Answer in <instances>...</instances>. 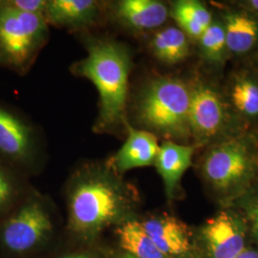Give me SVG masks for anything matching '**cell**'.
Returning a JSON list of instances; mask_svg holds the SVG:
<instances>
[{"label":"cell","mask_w":258,"mask_h":258,"mask_svg":"<svg viewBox=\"0 0 258 258\" xmlns=\"http://www.w3.org/2000/svg\"><path fill=\"white\" fill-rule=\"evenodd\" d=\"M232 104L241 114L253 118L258 116V84L248 77L237 79L231 86Z\"/></svg>","instance_id":"d6986e66"},{"label":"cell","mask_w":258,"mask_h":258,"mask_svg":"<svg viewBox=\"0 0 258 258\" xmlns=\"http://www.w3.org/2000/svg\"><path fill=\"white\" fill-rule=\"evenodd\" d=\"M171 17L187 37L199 38L212 23V16L208 8L196 0L176 1L169 11Z\"/></svg>","instance_id":"e0dca14e"},{"label":"cell","mask_w":258,"mask_h":258,"mask_svg":"<svg viewBox=\"0 0 258 258\" xmlns=\"http://www.w3.org/2000/svg\"><path fill=\"white\" fill-rule=\"evenodd\" d=\"M246 217L248 226L250 227L258 241V194L251 197L246 206Z\"/></svg>","instance_id":"603a6c76"},{"label":"cell","mask_w":258,"mask_h":258,"mask_svg":"<svg viewBox=\"0 0 258 258\" xmlns=\"http://www.w3.org/2000/svg\"><path fill=\"white\" fill-rule=\"evenodd\" d=\"M63 258H89L86 255H83V254H79V255H70V256H66Z\"/></svg>","instance_id":"484cf974"},{"label":"cell","mask_w":258,"mask_h":258,"mask_svg":"<svg viewBox=\"0 0 258 258\" xmlns=\"http://www.w3.org/2000/svg\"><path fill=\"white\" fill-rule=\"evenodd\" d=\"M69 221L79 233L91 234L125 218L133 207L130 187L105 165H86L69 184Z\"/></svg>","instance_id":"7a4b0ae2"},{"label":"cell","mask_w":258,"mask_h":258,"mask_svg":"<svg viewBox=\"0 0 258 258\" xmlns=\"http://www.w3.org/2000/svg\"><path fill=\"white\" fill-rule=\"evenodd\" d=\"M87 55L72 65V73L90 81L99 93L97 133L120 134L125 130L132 55L124 43L106 37H88Z\"/></svg>","instance_id":"6da1fadb"},{"label":"cell","mask_w":258,"mask_h":258,"mask_svg":"<svg viewBox=\"0 0 258 258\" xmlns=\"http://www.w3.org/2000/svg\"><path fill=\"white\" fill-rule=\"evenodd\" d=\"M227 49L236 55L249 52L258 40V21L245 12L231 11L225 15Z\"/></svg>","instance_id":"9a60e30c"},{"label":"cell","mask_w":258,"mask_h":258,"mask_svg":"<svg viewBox=\"0 0 258 258\" xmlns=\"http://www.w3.org/2000/svg\"><path fill=\"white\" fill-rule=\"evenodd\" d=\"M123 258H134L132 257V256H130V255H128V254H125L124 256H123Z\"/></svg>","instance_id":"4316f807"},{"label":"cell","mask_w":258,"mask_h":258,"mask_svg":"<svg viewBox=\"0 0 258 258\" xmlns=\"http://www.w3.org/2000/svg\"><path fill=\"white\" fill-rule=\"evenodd\" d=\"M245 5H246L250 11H252L253 13H255L258 16V0L247 1Z\"/></svg>","instance_id":"d4e9b609"},{"label":"cell","mask_w":258,"mask_h":258,"mask_svg":"<svg viewBox=\"0 0 258 258\" xmlns=\"http://www.w3.org/2000/svg\"><path fill=\"white\" fill-rule=\"evenodd\" d=\"M195 147L172 141L160 145L154 166L161 176L166 196L172 200L179 189L181 179L191 165Z\"/></svg>","instance_id":"5bb4252c"},{"label":"cell","mask_w":258,"mask_h":258,"mask_svg":"<svg viewBox=\"0 0 258 258\" xmlns=\"http://www.w3.org/2000/svg\"><path fill=\"white\" fill-rule=\"evenodd\" d=\"M120 247L134 258H170L163 253L148 236L142 223L137 220L122 222L117 229Z\"/></svg>","instance_id":"ac0fdd59"},{"label":"cell","mask_w":258,"mask_h":258,"mask_svg":"<svg viewBox=\"0 0 258 258\" xmlns=\"http://www.w3.org/2000/svg\"><path fill=\"white\" fill-rule=\"evenodd\" d=\"M126 139L120 149L105 163L113 172L120 175L138 167L153 166L159 151L158 137L145 129L125 125Z\"/></svg>","instance_id":"9c48e42d"},{"label":"cell","mask_w":258,"mask_h":258,"mask_svg":"<svg viewBox=\"0 0 258 258\" xmlns=\"http://www.w3.org/2000/svg\"><path fill=\"white\" fill-rule=\"evenodd\" d=\"M103 5L95 0H47L43 17L48 25L81 30L100 22Z\"/></svg>","instance_id":"4fadbf2b"},{"label":"cell","mask_w":258,"mask_h":258,"mask_svg":"<svg viewBox=\"0 0 258 258\" xmlns=\"http://www.w3.org/2000/svg\"><path fill=\"white\" fill-rule=\"evenodd\" d=\"M204 57L212 63H219L228 52L223 23L212 22L198 38Z\"/></svg>","instance_id":"ffe728a7"},{"label":"cell","mask_w":258,"mask_h":258,"mask_svg":"<svg viewBox=\"0 0 258 258\" xmlns=\"http://www.w3.org/2000/svg\"><path fill=\"white\" fill-rule=\"evenodd\" d=\"M150 50L161 62L177 64L184 60L189 54L188 37L180 28H163L151 38Z\"/></svg>","instance_id":"2e32d148"},{"label":"cell","mask_w":258,"mask_h":258,"mask_svg":"<svg viewBox=\"0 0 258 258\" xmlns=\"http://www.w3.org/2000/svg\"><path fill=\"white\" fill-rule=\"evenodd\" d=\"M49 25L43 16L0 2V64L25 73L46 44Z\"/></svg>","instance_id":"5b68a950"},{"label":"cell","mask_w":258,"mask_h":258,"mask_svg":"<svg viewBox=\"0 0 258 258\" xmlns=\"http://www.w3.org/2000/svg\"><path fill=\"white\" fill-rule=\"evenodd\" d=\"M10 6L24 13L43 16L46 7L45 0H13L6 1Z\"/></svg>","instance_id":"7402d4cb"},{"label":"cell","mask_w":258,"mask_h":258,"mask_svg":"<svg viewBox=\"0 0 258 258\" xmlns=\"http://www.w3.org/2000/svg\"><path fill=\"white\" fill-rule=\"evenodd\" d=\"M37 150L34 129L0 106V154L14 162L27 164L35 158Z\"/></svg>","instance_id":"30bf717a"},{"label":"cell","mask_w":258,"mask_h":258,"mask_svg":"<svg viewBox=\"0 0 258 258\" xmlns=\"http://www.w3.org/2000/svg\"><path fill=\"white\" fill-rule=\"evenodd\" d=\"M202 174L225 200L246 194L258 179V147L250 137H236L212 147L205 155Z\"/></svg>","instance_id":"277c9868"},{"label":"cell","mask_w":258,"mask_h":258,"mask_svg":"<svg viewBox=\"0 0 258 258\" xmlns=\"http://www.w3.org/2000/svg\"><path fill=\"white\" fill-rule=\"evenodd\" d=\"M190 87L180 79L159 77L139 93L135 118L145 130L172 142H185L189 127Z\"/></svg>","instance_id":"3957f363"},{"label":"cell","mask_w":258,"mask_h":258,"mask_svg":"<svg viewBox=\"0 0 258 258\" xmlns=\"http://www.w3.org/2000/svg\"><path fill=\"white\" fill-rule=\"evenodd\" d=\"M228 120L226 104L212 87L196 84L190 88L189 127L191 136L205 142L218 135Z\"/></svg>","instance_id":"ba28073f"},{"label":"cell","mask_w":258,"mask_h":258,"mask_svg":"<svg viewBox=\"0 0 258 258\" xmlns=\"http://www.w3.org/2000/svg\"><path fill=\"white\" fill-rule=\"evenodd\" d=\"M236 258H258V248H252L248 246Z\"/></svg>","instance_id":"cb8c5ba5"},{"label":"cell","mask_w":258,"mask_h":258,"mask_svg":"<svg viewBox=\"0 0 258 258\" xmlns=\"http://www.w3.org/2000/svg\"><path fill=\"white\" fill-rule=\"evenodd\" d=\"M52 228L46 206L37 198H31L4 224L1 238L11 251L26 252L44 239Z\"/></svg>","instance_id":"8992f818"},{"label":"cell","mask_w":258,"mask_h":258,"mask_svg":"<svg viewBox=\"0 0 258 258\" xmlns=\"http://www.w3.org/2000/svg\"><path fill=\"white\" fill-rule=\"evenodd\" d=\"M112 19L132 32H146L166 23L169 9L157 0H120L110 5Z\"/></svg>","instance_id":"8fae6325"},{"label":"cell","mask_w":258,"mask_h":258,"mask_svg":"<svg viewBox=\"0 0 258 258\" xmlns=\"http://www.w3.org/2000/svg\"><path fill=\"white\" fill-rule=\"evenodd\" d=\"M159 249L170 258L184 256L192 249L191 234L184 222L169 214H159L141 222Z\"/></svg>","instance_id":"7c38bea8"},{"label":"cell","mask_w":258,"mask_h":258,"mask_svg":"<svg viewBox=\"0 0 258 258\" xmlns=\"http://www.w3.org/2000/svg\"><path fill=\"white\" fill-rule=\"evenodd\" d=\"M15 194L16 188L13 180L5 169L0 166V212L11 203Z\"/></svg>","instance_id":"44dd1931"},{"label":"cell","mask_w":258,"mask_h":258,"mask_svg":"<svg viewBox=\"0 0 258 258\" xmlns=\"http://www.w3.org/2000/svg\"><path fill=\"white\" fill-rule=\"evenodd\" d=\"M248 223L235 212H218L204 224L201 235L210 258H236L247 245Z\"/></svg>","instance_id":"52a82bcc"}]
</instances>
